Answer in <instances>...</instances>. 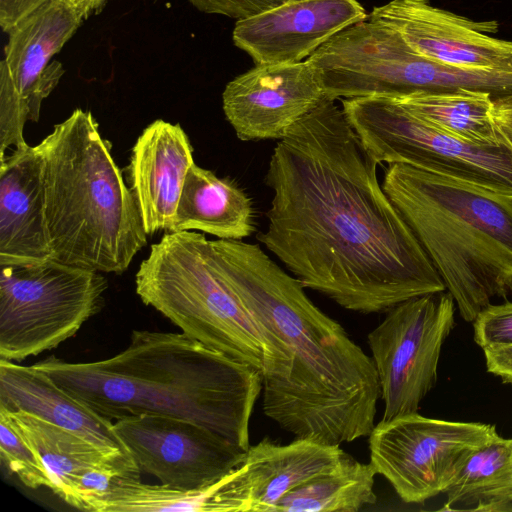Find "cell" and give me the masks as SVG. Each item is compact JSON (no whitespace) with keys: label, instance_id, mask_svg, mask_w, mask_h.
<instances>
[{"label":"cell","instance_id":"cell-1","mask_svg":"<svg viewBox=\"0 0 512 512\" xmlns=\"http://www.w3.org/2000/svg\"><path fill=\"white\" fill-rule=\"evenodd\" d=\"M378 165L325 95L271 154L268 224L257 235L304 288L363 314L446 290Z\"/></svg>","mask_w":512,"mask_h":512},{"label":"cell","instance_id":"cell-2","mask_svg":"<svg viewBox=\"0 0 512 512\" xmlns=\"http://www.w3.org/2000/svg\"><path fill=\"white\" fill-rule=\"evenodd\" d=\"M214 268L263 342V410L296 438L369 436L380 398L372 360L258 244L209 240Z\"/></svg>","mask_w":512,"mask_h":512},{"label":"cell","instance_id":"cell-3","mask_svg":"<svg viewBox=\"0 0 512 512\" xmlns=\"http://www.w3.org/2000/svg\"><path fill=\"white\" fill-rule=\"evenodd\" d=\"M102 417L170 416L202 425L247 451L262 371L186 334L133 330L118 354L93 362L50 356L33 364Z\"/></svg>","mask_w":512,"mask_h":512},{"label":"cell","instance_id":"cell-4","mask_svg":"<svg viewBox=\"0 0 512 512\" xmlns=\"http://www.w3.org/2000/svg\"><path fill=\"white\" fill-rule=\"evenodd\" d=\"M36 147L51 258L101 273H123L147 244V233L92 113L75 109Z\"/></svg>","mask_w":512,"mask_h":512},{"label":"cell","instance_id":"cell-5","mask_svg":"<svg viewBox=\"0 0 512 512\" xmlns=\"http://www.w3.org/2000/svg\"><path fill=\"white\" fill-rule=\"evenodd\" d=\"M382 187L462 319L473 322L494 297L512 294L511 196L398 163Z\"/></svg>","mask_w":512,"mask_h":512},{"label":"cell","instance_id":"cell-6","mask_svg":"<svg viewBox=\"0 0 512 512\" xmlns=\"http://www.w3.org/2000/svg\"><path fill=\"white\" fill-rule=\"evenodd\" d=\"M141 301L206 347L262 371L263 342L246 309L214 268L209 240L166 232L135 275Z\"/></svg>","mask_w":512,"mask_h":512},{"label":"cell","instance_id":"cell-7","mask_svg":"<svg viewBox=\"0 0 512 512\" xmlns=\"http://www.w3.org/2000/svg\"><path fill=\"white\" fill-rule=\"evenodd\" d=\"M101 272L49 258L0 265V359L21 362L73 337L104 306Z\"/></svg>","mask_w":512,"mask_h":512},{"label":"cell","instance_id":"cell-8","mask_svg":"<svg viewBox=\"0 0 512 512\" xmlns=\"http://www.w3.org/2000/svg\"><path fill=\"white\" fill-rule=\"evenodd\" d=\"M342 110L378 162L406 164L512 197V149L445 133L410 113L394 97L342 99Z\"/></svg>","mask_w":512,"mask_h":512},{"label":"cell","instance_id":"cell-9","mask_svg":"<svg viewBox=\"0 0 512 512\" xmlns=\"http://www.w3.org/2000/svg\"><path fill=\"white\" fill-rule=\"evenodd\" d=\"M498 436L493 424L411 413L374 425L370 463L402 501L419 504L445 493L469 456Z\"/></svg>","mask_w":512,"mask_h":512},{"label":"cell","instance_id":"cell-10","mask_svg":"<svg viewBox=\"0 0 512 512\" xmlns=\"http://www.w3.org/2000/svg\"><path fill=\"white\" fill-rule=\"evenodd\" d=\"M455 305L446 290L414 297L388 310L368 334L382 420L418 412L434 387L443 343L455 327Z\"/></svg>","mask_w":512,"mask_h":512},{"label":"cell","instance_id":"cell-11","mask_svg":"<svg viewBox=\"0 0 512 512\" xmlns=\"http://www.w3.org/2000/svg\"><path fill=\"white\" fill-rule=\"evenodd\" d=\"M141 473L178 489H205L230 473L246 451L197 423L145 415L113 422Z\"/></svg>","mask_w":512,"mask_h":512},{"label":"cell","instance_id":"cell-12","mask_svg":"<svg viewBox=\"0 0 512 512\" xmlns=\"http://www.w3.org/2000/svg\"><path fill=\"white\" fill-rule=\"evenodd\" d=\"M370 20L396 31L417 55L440 64L512 72V41L493 36L498 23L475 21L433 6L428 0H391Z\"/></svg>","mask_w":512,"mask_h":512},{"label":"cell","instance_id":"cell-13","mask_svg":"<svg viewBox=\"0 0 512 512\" xmlns=\"http://www.w3.org/2000/svg\"><path fill=\"white\" fill-rule=\"evenodd\" d=\"M324 96L319 77L307 60L259 64L226 85L222 107L240 140H280Z\"/></svg>","mask_w":512,"mask_h":512},{"label":"cell","instance_id":"cell-14","mask_svg":"<svg viewBox=\"0 0 512 512\" xmlns=\"http://www.w3.org/2000/svg\"><path fill=\"white\" fill-rule=\"evenodd\" d=\"M367 17L357 0H288L237 20L232 38L256 65L297 63Z\"/></svg>","mask_w":512,"mask_h":512},{"label":"cell","instance_id":"cell-15","mask_svg":"<svg viewBox=\"0 0 512 512\" xmlns=\"http://www.w3.org/2000/svg\"><path fill=\"white\" fill-rule=\"evenodd\" d=\"M340 445L268 438L249 447L242 463L216 483L219 512H274L291 490L331 469L346 455Z\"/></svg>","mask_w":512,"mask_h":512},{"label":"cell","instance_id":"cell-16","mask_svg":"<svg viewBox=\"0 0 512 512\" xmlns=\"http://www.w3.org/2000/svg\"><path fill=\"white\" fill-rule=\"evenodd\" d=\"M85 19L74 0H51L7 33L2 60L26 106L29 121L39 120L42 102L64 74L62 64L51 62L52 57Z\"/></svg>","mask_w":512,"mask_h":512},{"label":"cell","instance_id":"cell-17","mask_svg":"<svg viewBox=\"0 0 512 512\" xmlns=\"http://www.w3.org/2000/svg\"><path fill=\"white\" fill-rule=\"evenodd\" d=\"M194 162L179 124L157 119L132 147L127 175L147 235L172 232L182 187Z\"/></svg>","mask_w":512,"mask_h":512},{"label":"cell","instance_id":"cell-18","mask_svg":"<svg viewBox=\"0 0 512 512\" xmlns=\"http://www.w3.org/2000/svg\"><path fill=\"white\" fill-rule=\"evenodd\" d=\"M49 258L42 159L36 146L26 144L0 161V265L36 264Z\"/></svg>","mask_w":512,"mask_h":512},{"label":"cell","instance_id":"cell-19","mask_svg":"<svg viewBox=\"0 0 512 512\" xmlns=\"http://www.w3.org/2000/svg\"><path fill=\"white\" fill-rule=\"evenodd\" d=\"M0 406L26 411L105 450L130 455L111 420L73 398L34 365L0 359Z\"/></svg>","mask_w":512,"mask_h":512},{"label":"cell","instance_id":"cell-20","mask_svg":"<svg viewBox=\"0 0 512 512\" xmlns=\"http://www.w3.org/2000/svg\"><path fill=\"white\" fill-rule=\"evenodd\" d=\"M8 412L18 432L43 463L50 490L68 505L75 497L80 479L92 469L116 468L132 479H140L141 472L131 455L105 450L26 411Z\"/></svg>","mask_w":512,"mask_h":512},{"label":"cell","instance_id":"cell-21","mask_svg":"<svg viewBox=\"0 0 512 512\" xmlns=\"http://www.w3.org/2000/svg\"><path fill=\"white\" fill-rule=\"evenodd\" d=\"M254 230L249 195L235 181L193 163L185 177L172 232L201 231L218 239L243 240Z\"/></svg>","mask_w":512,"mask_h":512},{"label":"cell","instance_id":"cell-22","mask_svg":"<svg viewBox=\"0 0 512 512\" xmlns=\"http://www.w3.org/2000/svg\"><path fill=\"white\" fill-rule=\"evenodd\" d=\"M394 98L416 117L456 138L482 145L502 144L491 114L494 98L488 92L461 88Z\"/></svg>","mask_w":512,"mask_h":512},{"label":"cell","instance_id":"cell-23","mask_svg":"<svg viewBox=\"0 0 512 512\" xmlns=\"http://www.w3.org/2000/svg\"><path fill=\"white\" fill-rule=\"evenodd\" d=\"M377 472L349 454L331 469L286 494L274 512H357L376 502Z\"/></svg>","mask_w":512,"mask_h":512},{"label":"cell","instance_id":"cell-24","mask_svg":"<svg viewBox=\"0 0 512 512\" xmlns=\"http://www.w3.org/2000/svg\"><path fill=\"white\" fill-rule=\"evenodd\" d=\"M444 494L448 510H473L490 501H512L510 439L498 436L475 450Z\"/></svg>","mask_w":512,"mask_h":512},{"label":"cell","instance_id":"cell-25","mask_svg":"<svg viewBox=\"0 0 512 512\" xmlns=\"http://www.w3.org/2000/svg\"><path fill=\"white\" fill-rule=\"evenodd\" d=\"M0 459L3 467L26 487L50 489V479L43 463L25 442L3 406H0Z\"/></svg>","mask_w":512,"mask_h":512},{"label":"cell","instance_id":"cell-26","mask_svg":"<svg viewBox=\"0 0 512 512\" xmlns=\"http://www.w3.org/2000/svg\"><path fill=\"white\" fill-rule=\"evenodd\" d=\"M474 341L484 349L512 345V302L489 304L473 321Z\"/></svg>","mask_w":512,"mask_h":512},{"label":"cell","instance_id":"cell-27","mask_svg":"<svg viewBox=\"0 0 512 512\" xmlns=\"http://www.w3.org/2000/svg\"><path fill=\"white\" fill-rule=\"evenodd\" d=\"M197 10L234 19H243L274 8L288 0H188Z\"/></svg>","mask_w":512,"mask_h":512},{"label":"cell","instance_id":"cell-28","mask_svg":"<svg viewBox=\"0 0 512 512\" xmlns=\"http://www.w3.org/2000/svg\"><path fill=\"white\" fill-rule=\"evenodd\" d=\"M51 0H0V26L8 33L14 26Z\"/></svg>","mask_w":512,"mask_h":512},{"label":"cell","instance_id":"cell-29","mask_svg":"<svg viewBox=\"0 0 512 512\" xmlns=\"http://www.w3.org/2000/svg\"><path fill=\"white\" fill-rule=\"evenodd\" d=\"M487 371L512 385V345L484 349Z\"/></svg>","mask_w":512,"mask_h":512},{"label":"cell","instance_id":"cell-30","mask_svg":"<svg viewBox=\"0 0 512 512\" xmlns=\"http://www.w3.org/2000/svg\"><path fill=\"white\" fill-rule=\"evenodd\" d=\"M491 114L500 142L512 149V96L494 99Z\"/></svg>","mask_w":512,"mask_h":512},{"label":"cell","instance_id":"cell-31","mask_svg":"<svg viewBox=\"0 0 512 512\" xmlns=\"http://www.w3.org/2000/svg\"><path fill=\"white\" fill-rule=\"evenodd\" d=\"M472 511L499 512L512 511V501L496 500L483 503L475 507Z\"/></svg>","mask_w":512,"mask_h":512},{"label":"cell","instance_id":"cell-32","mask_svg":"<svg viewBox=\"0 0 512 512\" xmlns=\"http://www.w3.org/2000/svg\"><path fill=\"white\" fill-rule=\"evenodd\" d=\"M81 8L85 18L99 10L107 0H74Z\"/></svg>","mask_w":512,"mask_h":512},{"label":"cell","instance_id":"cell-33","mask_svg":"<svg viewBox=\"0 0 512 512\" xmlns=\"http://www.w3.org/2000/svg\"><path fill=\"white\" fill-rule=\"evenodd\" d=\"M510 467H511V474H512V438H510Z\"/></svg>","mask_w":512,"mask_h":512}]
</instances>
